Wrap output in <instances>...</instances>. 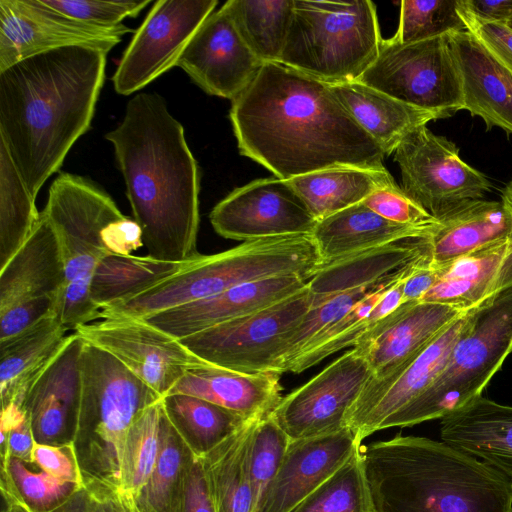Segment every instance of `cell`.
<instances>
[{
    "label": "cell",
    "mask_w": 512,
    "mask_h": 512,
    "mask_svg": "<svg viewBox=\"0 0 512 512\" xmlns=\"http://www.w3.org/2000/svg\"><path fill=\"white\" fill-rule=\"evenodd\" d=\"M363 203L383 218L399 224L432 226L437 221L410 199L396 183L374 191Z\"/></svg>",
    "instance_id": "obj_49"
},
{
    "label": "cell",
    "mask_w": 512,
    "mask_h": 512,
    "mask_svg": "<svg viewBox=\"0 0 512 512\" xmlns=\"http://www.w3.org/2000/svg\"><path fill=\"white\" fill-rule=\"evenodd\" d=\"M466 311L439 303H402L353 346L372 370L367 384L392 377Z\"/></svg>",
    "instance_id": "obj_22"
},
{
    "label": "cell",
    "mask_w": 512,
    "mask_h": 512,
    "mask_svg": "<svg viewBox=\"0 0 512 512\" xmlns=\"http://www.w3.org/2000/svg\"><path fill=\"white\" fill-rule=\"evenodd\" d=\"M322 264L312 235L245 241L220 253L200 254L174 275L105 307L100 318L142 319L240 284L271 277L298 275L309 280Z\"/></svg>",
    "instance_id": "obj_6"
},
{
    "label": "cell",
    "mask_w": 512,
    "mask_h": 512,
    "mask_svg": "<svg viewBox=\"0 0 512 512\" xmlns=\"http://www.w3.org/2000/svg\"><path fill=\"white\" fill-rule=\"evenodd\" d=\"M440 420L442 441L482 459L512 481V406L481 395Z\"/></svg>",
    "instance_id": "obj_28"
},
{
    "label": "cell",
    "mask_w": 512,
    "mask_h": 512,
    "mask_svg": "<svg viewBox=\"0 0 512 512\" xmlns=\"http://www.w3.org/2000/svg\"><path fill=\"white\" fill-rule=\"evenodd\" d=\"M426 253L423 238L407 239L359 251L324 265L308 282L312 307L333 295L374 284Z\"/></svg>",
    "instance_id": "obj_32"
},
{
    "label": "cell",
    "mask_w": 512,
    "mask_h": 512,
    "mask_svg": "<svg viewBox=\"0 0 512 512\" xmlns=\"http://www.w3.org/2000/svg\"><path fill=\"white\" fill-rule=\"evenodd\" d=\"M239 34L262 62H279L294 12V0H229L223 5Z\"/></svg>",
    "instance_id": "obj_38"
},
{
    "label": "cell",
    "mask_w": 512,
    "mask_h": 512,
    "mask_svg": "<svg viewBox=\"0 0 512 512\" xmlns=\"http://www.w3.org/2000/svg\"><path fill=\"white\" fill-rule=\"evenodd\" d=\"M105 138L113 145L147 255L169 262L199 256L198 165L165 100L156 93L134 96Z\"/></svg>",
    "instance_id": "obj_3"
},
{
    "label": "cell",
    "mask_w": 512,
    "mask_h": 512,
    "mask_svg": "<svg viewBox=\"0 0 512 512\" xmlns=\"http://www.w3.org/2000/svg\"><path fill=\"white\" fill-rule=\"evenodd\" d=\"M440 277V268L429 264L426 253L416 262L402 285L403 303L420 301Z\"/></svg>",
    "instance_id": "obj_54"
},
{
    "label": "cell",
    "mask_w": 512,
    "mask_h": 512,
    "mask_svg": "<svg viewBox=\"0 0 512 512\" xmlns=\"http://www.w3.org/2000/svg\"><path fill=\"white\" fill-rule=\"evenodd\" d=\"M439 268L438 281L419 302L474 308L512 287V235Z\"/></svg>",
    "instance_id": "obj_26"
},
{
    "label": "cell",
    "mask_w": 512,
    "mask_h": 512,
    "mask_svg": "<svg viewBox=\"0 0 512 512\" xmlns=\"http://www.w3.org/2000/svg\"><path fill=\"white\" fill-rule=\"evenodd\" d=\"M194 457L164 410L158 458L135 500L139 512H174L185 472Z\"/></svg>",
    "instance_id": "obj_40"
},
{
    "label": "cell",
    "mask_w": 512,
    "mask_h": 512,
    "mask_svg": "<svg viewBox=\"0 0 512 512\" xmlns=\"http://www.w3.org/2000/svg\"><path fill=\"white\" fill-rule=\"evenodd\" d=\"M174 512H217L200 457L185 472Z\"/></svg>",
    "instance_id": "obj_52"
},
{
    "label": "cell",
    "mask_w": 512,
    "mask_h": 512,
    "mask_svg": "<svg viewBox=\"0 0 512 512\" xmlns=\"http://www.w3.org/2000/svg\"><path fill=\"white\" fill-rule=\"evenodd\" d=\"M512 351V287L478 305L433 383L380 430L441 419L482 395Z\"/></svg>",
    "instance_id": "obj_9"
},
{
    "label": "cell",
    "mask_w": 512,
    "mask_h": 512,
    "mask_svg": "<svg viewBox=\"0 0 512 512\" xmlns=\"http://www.w3.org/2000/svg\"><path fill=\"white\" fill-rule=\"evenodd\" d=\"M64 284L59 240L41 212L27 241L0 269V341L57 316Z\"/></svg>",
    "instance_id": "obj_12"
},
{
    "label": "cell",
    "mask_w": 512,
    "mask_h": 512,
    "mask_svg": "<svg viewBox=\"0 0 512 512\" xmlns=\"http://www.w3.org/2000/svg\"><path fill=\"white\" fill-rule=\"evenodd\" d=\"M360 455L373 512H512V481L444 441L398 434Z\"/></svg>",
    "instance_id": "obj_4"
},
{
    "label": "cell",
    "mask_w": 512,
    "mask_h": 512,
    "mask_svg": "<svg viewBox=\"0 0 512 512\" xmlns=\"http://www.w3.org/2000/svg\"><path fill=\"white\" fill-rule=\"evenodd\" d=\"M41 213L0 142V269L27 241Z\"/></svg>",
    "instance_id": "obj_39"
},
{
    "label": "cell",
    "mask_w": 512,
    "mask_h": 512,
    "mask_svg": "<svg viewBox=\"0 0 512 512\" xmlns=\"http://www.w3.org/2000/svg\"><path fill=\"white\" fill-rule=\"evenodd\" d=\"M434 225L412 226L392 222L361 202L318 221L311 235L324 266L373 247L425 238Z\"/></svg>",
    "instance_id": "obj_30"
},
{
    "label": "cell",
    "mask_w": 512,
    "mask_h": 512,
    "mask_svg": "<svg viewBox=\"0 0 512 512\" xmlns=\"http://www.w3.org/2000/svg\"><path fill=\"white\" fill-rule=\"evenodd\" d=\"M465 6L478 17L506 22L512 17V0H463Z\"/></svg>",
    "instance_id": "obj_56"
},
{
    "label": "cell",
    "mask_w": 512,
    "mask_h": 512,
    "mask_svg": "<svg viewBox=\"0 0 512 512\" xmlns=\"http://www.w3.org/2000/svg\"><path fill=\"white\" fill-rule=\"evenodd\" d=\"M306 286L297 293L231 321L180 339L196 357L211 365L246 374L278 373L292 329L313 305Z\"/></svg>",
    "instance_id": "obj_10"
},
{
    "label": "cell",
    "mask_w": 512,
    "mask_h": 512,
    "mask_svg": "<svg viewBox=\"0 0 512 512\" xmlns=\"http://www.w3.org/2000/svg\"><path fill=\"white\" fill-rule=\"evenodd\" d=\"M192 260L169 262L149 255H106L94 271L91 298L102 310L147 290L179 272Z\"/></svg>",
    "instance_id": "obj_36"
},
{
    "label": "cell",
    "mask_w": 512,
    "mask_h": 512,
    "mask_svg": "<svg viewBox=\"0 0 512 512\" xmlns=\"http://www.w3.org/2000/svg\"><path fill=\"white\" fill-rule=\"evenodd\" d=\"M241 155L289 180L338 165L383 166L384 152L331 84L280 62L263 63L232 101Z\"/></svg>",
    "instance_id": "obj_1"
},
{
    "label": "cell",
    "mask_w": 512,
    "mask_h": 512,
    "mask_svg": "<svg viewBox=\"0 0 512 512\" xmlns=\"http://www.w3.org/2000/svg\"><path fill=\"white\" fill-rule=\"evenodd\" d=\"M501 202L512 219V179L502 190Z\"/></svg>",
    "instance_id": "obj_59"
},
{
    "label": "cell",
    "mask_w": 512,
    "mask_h": 512,
    "mask_svg": "<svg viewBox=\"0 0 512 512\" xmlns=\"http://www.w3.org/2000/svg\"><path fill=\"white\" fill-rule=\"evenodd\" d=\"M165 413L197 457H202L239 430L248 420L207 400L180 393L162 397Z\"/></svg>",
    "instance_id": "obj_37"
},
{
    "label": "cell",
    "mask_w": 512,
    "mask_h": 512,
    "mask_svg": "<svg viewBox=\"0 0 512 512\" xmlns=\"http://www.w3.org/2000/svg\"><path fill=\"white\" fill-rule=\"evenodd\" d=\"M281 391L278 373L246 374L204 362L189 368L169 393L207 400L252 421L273 412Z\"/></svg>",
    "instance_id": "obj_27"
},
{
    "label": "cell",
    "mask_w": 512,
    "mask_h": 512,
    "mask_svg": "<svg viewBox=\"0 0 512 512\" xmlns=\"http://www.w3.org/2000/svg\"><path fill=\"white\" fill-rule=\"evenodd\" d=\"M291 512H373L360 449Z\"/></svg>",
    "instance_id": "obj_43"
},
{
    "label": "cell",
    "mask_w": 512,
    "mask_h": 512,
    "mask_svg": "<svg viewBox=\"0 0 512 512\" xmlns=\"http://www.w3.org/2000/svg\"><path fill=\"white\" fill-rule=\"evenodd\" d=\"M95 512H139L135 501L121 494L95 498Z\"/></svg>",
    "instance_id": "obj_57"
},
{
    "label": "cell",
    "mask_w": 512,
    "mask_h": 512,
    "mask_svg": "<svg viewBox=\"0 0 512 512\" xmlns=\"http://www.w3.org/2000/svg\"><path fill=\"white\" fill-rule=\"evenodd\" d=\"M4 500V507L2 512H29L27 509H25L20 504L10 500L3 498Z\"/></svg>",
    "instance_id": "obj_60"
},
{
    "label": "cell",
    "mask_w": 512,
    "mask_h": 512,
    "mask_svg": "<svg viewBox=\"0 0 512 512\" xmlns=\"http://www.w3.org/2000/svg\"><path fill=\"white\" fill-rule=\"evenodd\" d=\"M85 340L68 335L62 349L28 389L22 409L36 443L72 445L82 395V351Z\"/></svg>",
    "instance_id": "obj_21"
},
{
    "label": "cell",
    "mask_w": 512,
    "mask_h": 512,
    "mask_svg": "<svg viewBox=\"0 0 512 512\" xmlns=\"http://www.w3.org/2000/svg\"><path fill=\"white\" fill-rule=\"evenodd\" d=\"M135 32L120 24H86L44 6L40 0H0V72L43 52L87 46L108 53L122 37Z\"/></svg>",
    "instance_id": "obj_17"
},
{
    "label": "cell",
    "mask_w": 512,
    "mask_h": 512,
    "mask_svg": "<svg viewBox=\"0 0 512 512\" xmlns=\"http://www.w3.org/2000/svg\"><path fill=\"white\" fill-rule=\"evenodd\" d=\"M372 370L356 349L347 351L307 383L282 397L271 417L291 441L339 432Z\"/></svg>",
    "instance_id": "obj_15"
},
{
    "label": "cell",
    "mask_w": 512,
    "mask_h": 512,
    "mask_svg": "<svg viewBox=\"0 0 512 512\" xmlns=\"http://www.w3.org/2000/svg\"><path fill=\"white\" fill-rule=\"evenodd\" d=\"M210 222L222 237L245 242L311 235L318 221L290 181L274 176L233 190L212 209Z\"/></svg>",
    "instance_id": "obj_16"
},
{
    "label": "cell",
    "mask_w": 512,
    "mask_h": 512,
    "mask_svg": "<svg viewBox=\"0 0 512 512\" xmlns=\"http://www.w3.org/2000/svg\"><path fill=\"white\" fill-rule=\"evenodd\" d=\"M31 463L58 480L83 486L73 445L56 446L35 442Z\"/></svg>",
    "instance_id": "obj_51"
},
{
    "label": "cell",
    "mask_w": 512,
    "mask_h": 512,
    "mask_svg": "<svg viewBox=\"0 0 512 512\" xmlns=\"http://www.w3.org/2000/svg\"><path fill=\"white\" fill-rule=\"evenodd\" d=\"M68 331L55 315L28 330L0 341L1 405L22 408L24 397L37 377L65 344Z\"/></svg>",
    "instance_id": "obj_33"
},
{
    "label": "cell",
    "mask_w": 512,
    "mask_h": 512,
    "mask_svg": "<svg viewBox=\"0 0 512 512\" xmlns=\"http://www.w3.org/2000/svg\"><path fill=\"white\" fill-rule=\"evenodd\" d=\"M512 235V219L501 201L475 200L437 219L427 237L426 256L439 267Z\"/></svg>",
    "instance_id": "obj_29"
},
{
    "label": "cell",
    "mask_w": 512,
    "mask_h": 512,
    "mask_svg": "<svg viewBox=\"0 0 512 512\" xmlns=\"http://www.w3.org/2000/svg\"><path fill=\"white\" fill-rule=\"evenodd\" d=\"M404 275L394 283L377 302L370 314L357 326L343 335L325 344L299 354L288 366L287 371L300 373L322 361L345 347L354 346L357 341L369 332L382 318L396 310L402 303V285Z\"/></svg>",
    "instance_id": "obj_47"
},
{
    "label": "cell",
    "mask_w": 512,
    "mask_h": 512,
    "mask_svg": "<svg viewBox=\"0 0 512 512\" xmlns=\"http://www.w3.org/2000/svg\"><path fill=\"white\" fill-rule=\"evenodd\" d=\"M331 86L354 120L385 155L395 152L415 129L443 119L437 112L402 102L358 80Z\"/></svg>",
    "instance_id": "obj_31"
},
{
    "label": "cell",
    "mask_w": 512,
    "mask_h": 512,
    "mask_svg": "<svg viewBox=\"0 0 512 512\" xmlns=\"http://www.w3.org/2000/svg\"><path fill=\"white\" fill-rule=\"evenodd\" d=\"M257 421L246 422L200 457L217 512L254 511L248 457Z\"/></svg>",
    "instance_id": "obj_35"
},
{
    "label": "cell",
    "mask_w": 512,
    "mask_h": 512,
    "mask_svg": "<svg viewBox=\"0 0 512 512\" xmlns=\"http://www.w3.org/2000/svg\"><path fill=\"white\" fill-rule=\"evenodd\" d=\"M106 55L92 47L69 46L0 72V142L33 198L89 129L105 79Z\"/></svg>",
    "instance_id": "obj_2"
},
{
    "label": "cell",
    "mask_w": 512,
    "mask_h": 512,
    "mask_svg": "<svg viewBox=\"0 0 512 512\" xmlns=\"http://www.w3.org/2000/svg\"><path fill=\"white\" fill-rule=\"evenodd\" d=\"M42 212L57 234L64 264L57 315L67 330H76L100 318L101 309L91 298V281L99 261L109 255L106 228L125 215L105 191L70 173L53 181Z\"/></svg>",
    "instance_id": "obj_7"
},
{
    "label": "cell",
    "mask_w": 512,
    "mask_h": 512,
    "mask_svg": "<svg viewBox=\"0 0 512 512\" xmlns=\"http://www.w3.org/2000/svg\"><path fill=\"white\" fill-rule=\"evenodd\" d=\"M449 33L405 44L383 38L358 81L443 119L454 115L463 110V95Z\"/></svg>",
    "instance_id": "obj_11"
},
{
    "label": "cell",
    "mask_w": 512,
    "mask_h": 512,
    "mask_svg": "<svg viewBox=\"0 0 512 512\" xmlns=\"http://www.w3.org/2000/svg\"><path fill=\"white\" fill-rule=\"evenodd\" d=\"M34 444L31 424L26 414V417L9 431L0 433L1 459L11 456L31 462Z\"/></svg>",
    "instance_id": "obj_55"
},
{
    "label": "cell",
    "mask_w": 512,
    "mask_h": 512,
    "mask_svg": "<svg viewBox=\"0 0 512 512\" xmlns=\"http://www.w3.org/2000/svg\"><path fill=\"white\" fill-rule=\"evenodd\" d=\"M31 462L6 456L1 459V492L29 512H51L70 499L81 485L58 480Z\"/></svg>",
    "instance_id": "obj_41"
},
{
    "label": "cell",
    "mask_w": 512,
    "mask_h": 512,
    "mask_svg": "<svg viewBox=\"0 0 512 512\" xmlns=\"http://www.w3.org/2000/svg\"><path fill=\"white\" fill-rule=\"evenodd\" d=\"M476 307L451 322L392 377L364 387L346 417V426L359 440L380 430L386 419L410 404L433 383Z\"/></svg>",
    "instance_id": "obj_19"
},
{
    "label": "cell",
    "mask_w": 512,
    "mask_h": 512,
    "mask_svg": "<svg viewBox=\"0 0 512 512\" xmlns=\"http://www.w3.org/2000/svg\"><path fill=\"white\" fill-rule=\"evenodd\" d=\"M458 13L466 29L512 74V28L506 22L485 20L458 0Z\"/></svg>",
    "instance_id": "obj_50"
},
{
    "label": "cell",
    "mask_w": 512,
    "mask_h": 512,
    "mask_svg": "<svg viewBox=\"0 0 512 512\" xmlns=\"http://www.w3.org/2000/svg\"><path fill=\"white\" fill-rule=\"evenodd\" d=\"M49 9L71 19L100 27L122 24L127 17H137L150 0H40Z\"/></svg>",
    "instance_id": "obj_48"
},
{
    "label": "cell",
    "mask_w": 512,
    "mask_h": 512,
    "mask_svg": "<svg viewBox=\"0 0 512 512\" xmlns=\"http://www.w3.org/2000/svg\"><path fill=\"white\" fill-rule=\"evenodd\" d=\"M458 67L463 110L480 117L487 129L512 134V74L466 29L449 33Z\"/></svg>",
    "instance_id": "obj_25"
},
{
    "label": "cell",
    "mask_w": 512,
    "mask_h": 512,
    "mask_svg": "<svg viewBox=\"0 0 512 512\" xmlns=\"http://www.w3.org/2000/svg\"><path fill=\"white\" fill-rule=\"evenodd\" d=\"M217 4V0L156 1L117 66L112 77L115 91L131 95L176 66Z\"/></svg>",
    "instance_id": "obj_14"
},
{
    "label": "cell",
    "mask_w": 512,
    "mask_h": 512,
    "mask_svg": "<svg viewBox=\"0 0 512 512\" xmlns=\"http://www.w3.org/2000/svg\"><path fill=\"white\" fill-rule=\"evenodd\" d=\"M361 447L347 427L290 441L283 462L254 512H291Z\"/></svg>",
    "instance_id": "obj_23"
},
{
    "label": "cell",
    "mask_w": 512,
    "mask_h": 512,
    "mask_svg": "<svg viewBox=\"0 0 512 512\" xmlns=\"http://www.w3.org/2000/svg\"><path fill=\"white\" fill-rule=\"evenodd\" d=\"M163 416L161 399L145 409L128 431L123 451L121 495L134 501L155 467Z\"/></svg>",
    "instance_id": "obj_42"
},
{
    "label": "cell",
    "mask_w": 512,
    "mask_h": 512,
    "mask_svg": "<svg viewBox=\"0 0 512 512\" xmlns=\"http://www.w3.org/2000/svg\"><path fill=\"white\" fill-rule=\"evenodd\" d=\"M463 30L466 26L458 13V0H403L392 38L405 44Z\"/></svg>",
    "instance_id": "obj_45"
},
{
    "label": "cell",
    "mask_w": 512,
    "mask_h": 512,
    "mask_svg": "<svg viewBox=\"0 0 512 512\" xmlns=\"http://www.w3.org/2000/svg\"><path fill=\"white\" fill-rule=\"evenodd\" d=\"M307 282L298 275L248 282L142 320L180 340L279 302L304 289Z\"/></svg>",
    "instance_id": "obj_24"
},
{
    "label": "cell",
    "mask_w": 512,
    "mask_h": 512,
    "mask_svg": "<svg viewBox=\"0 0 512 512\" xmlns=\"http://www.w3.org/2000/svg\"><path fill=\"white\" fill-rule=\"evenodd\" d=\"M320 221L363 202L374 191L395 183L384 166L338 165L289 179Z\"/></svg>",
    "instance_id": "obj_34"
},
{
    "label": "cell",
    "mask_w": 512,
    "mask_h": 512,
    "mask_svg": "<svg viewBox=\"0 0 512 512\" xmlns=\"http://www.w3.org/2000/svg\"><path fill=\"white\" fill-rule=\"evenodd\" d=\"M383 38L370 0H294L280 63L334 85L359 80Z\"/></svg>",
    "instance_id": "obj_8"
},
{
    "label": "cell",
    "mask_w": 512,
    "mask_h": 512,
    "mask_svg": "<svg viewBox=\"0 0 512 512\" xmlns=\"http://www.w3.org/2000/svg\"><path fill=\"white\" fill-rule=\"evenodd\" d=\"M507 24L512 28V17H511V19L508 21V23H507Z\"/></svg>",
    "instance_id": "obj_61"
},
{
    "label": "cell",
    "mask_w": 512,
    "mask_h": 512,
    "mask_svg": "<svg viewBox=\"0 0 512 512\" xmlns=\"http://www.w3.org/2000/svg\"><path fill=\"white\" fill-rule=\"evenodd\" d=\"M407 265L374 284L337 293L321 305L311 307L296 327L291 330L284 342L281 354V374L287 372L289 364L320 331L343 317L368 294L398 278Z\"/></svg>",
    "instance_id": "obj_44"
},
{
    "label": "cell",
    "mask_w": 512,
    "mask_h": 512,
    "mask_svg": "<svg viewBox=\"0 0 512 512\" xmlns=\"http://www.w3.org/2000/svg\"><path fill=\"white\" fill-rule=\"evenodd\" d=\"M86 342L118 359L162 397L186 371L204 363L180 340L137 318H104L75 330Z\"/></svg>",
    "instance_id": "obj_18"
},
{
    "label": "cell",
    "mask_w": 512,
    "mask_h": 512,
    "mask_svg": "<svg viewBox=\"0 0 512 512\" xmlns=\"http://www.w3.org/2000/svg\"><path fill=\"white\" fill-rule=\"evenodd\" d=\"M51 512H95V499L81 487L70 499Z\"/></svg>",
    "instance_id": "obj_58"
},
{
    "label": "cell",
    "mask_w": 512,
    "mask_h": 512,
    "mask_svg": "<svg viewBox=\"0 0 512 512\" xmlns=\"http://www.w3.org/2000/svg\"><path fill=\"white\" fill-rule=\"evenodd\" d=\"M394 154L402 190L436 219L492 189L482 172L461 159L455 143L426 126L409 133Z\"/></svg>",
    "instance_id": "obj_13"
},
{
    "label": "cell",
    "mask_w": 512,
    "mask_h": 512,
    "mask_svg": "<svg viewBox=\"0 0 512 512\" xmlns=\"http://www.w3.org/2000/svg\"><path fill=\"white\" fill-rule=\"evenodd\" d=\"M262 65L222 6L197 29L176 66L207 94L233 101Z\"/></svg>",
    "instance_id": "obj_20"
},
{
    "label": "cell",
    "mask_w": 512,
    "mask_h": 512,
    "mask_svg": "<svg viewBox=\"0 0 512 512\" xmlns=\"http://www.w3.org/2000/svg\"><path fill=\"white\" fill-rule=\"evenodd\" d=\"M290 441L271 414L257 421L248 457L254 511L276 476Z\"/></svg>",
    "instance_id": "obj_46"
},
{
    "label": "cell",
    "mask_w": 512,
    "mask_h": 512,
    "mask_svg": "<svg viewBox=\"0 0 512 512\" xmlns=\"http://www.w3.org/2000/svg\"><path fill=\"white\" fill-rule=\"evenodd\" d=\"M104 244L108 254L131 255L143 246L142 230L135 220L124 216L106 228Z\"/></svg>",
    "instance_id": "obj_53"
},
{
    "label": "cell",
    "mask_w": 512,
    "mask_h": 512,
    "mask_svg": "<svg viewBox=\"0 0 512 512\" xmlns=\"http://www.w3.org/2000/svg\"><path fill=\"white\" fill-rule=\"evenodd\" d=\"M82 395L73 449L93 497L121 494L123 451L140 414L162 396L107 351L85 341Z\"/></svg>",
    "instance_id": "obj_5"
}]
</instances>
